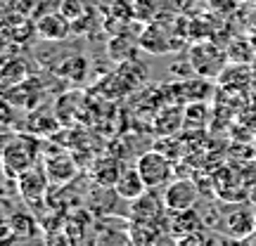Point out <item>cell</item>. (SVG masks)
Returning <instances> with one entry per match:
<instances>
[{
	"label": "cell",
	"mask_w": 256,
	"mask_h": 246,
	"mask_svg": "<svg viewBox=\"0 0 256 246\" xmlns=\"http://www.w3.org/2000/svg\"><path fill=\"white\" fill-rule=\"evenodd\" d=\"M28 78V66L26 62H22V59H8L5 66H2V85L5 88H12V85H17V83H24Z\"/></svg>",
	"instance_id": "9a60e30c"
},
{
	"label": "cell",
	"mask_w": 256,
	"mask_h": 246,
	"mask_svg": "<svg viewBox=\"0 0 256 246\" xmlns=\"http://www.w3.org/2000/svg\"><path fill=\"white\" fill-rule=\"evenodd\" d=\"M128 220H142V223H168V211H166L164 197H156L154 190H147L138 199L130 201L128 206Z\"/></svg>",
	"instance_id": "3957f363"
},
{
	"label": "cell",
	"mask_w": 256,
	"mask_h": 246,
	"mask_svg": "<svg viewBox=\"0 0 256 246\" xmlns=\"http://www.w3.org/2000/svg\"><path fill=\"white\" fill-rule=\"evenodd\" d=\"M60 12H62V14H66V17L74 21V19L81 17L83 7H81V2H78V0H64L62 7H60Z\"/></svg>",
	"instance_id": "e0dca14e"
},
{
	"label": "cell",
	"mask_w": 256,
	"mask_h": 246,
	"mask_svg": "<svg viewBox=\"0 0 256 246\" xmlns=\"http://www.w3.org/2000/svg\"><path fill=\"white\" fill-rule=\"evenodd\" d=\"M256 230V213L240 206L226 216V232L232 239H249Z\"/></svg>",
	"instance_id": "52a82bcc"
},
{
	"label": "cell",
	"mask_w": 256,
	"mask_h": 246,
	"mask_svg": "<svg viewBox=\"0 0 256 246\" xmlns=\"http://www.w3.org/2000/svg\"><path fill=\"white\" fill-rule=\"evenodd\" d=\"M46 173H48V178H50V183L64 185V183H69L74 175H76V164H74L69 156H60V159H48Z\"/></svg>",
	"instance_id": "5bb4252c"
},
{
	"label": "cell",
	"mask_w": 256,
	"mask_h": 246,
	"mask_svg": "<svg viewBox=\"0 0 256 246\" xmlns=\"http://www.w3.org/2000/svg\"><path fill=\"white\" fill-rule=\"evenodd\" d=\"M133 52H136L133 40H128V38L121 36V33H116V36L112 38V43H110L112 59H130V57H133Z\"/></svg>",
	"instance_id": "2e32d148"
},
{
	"label": "cell",
	"mask_w": 256,
	"mask_h": 246,
	"mask_svg": "<svg viewBox=\"0 0 256 246\" xmlns=\"http://www.w3.org/2000/svg\"><path fill=\"white\" fill-rule=\"evenodd\" d=\"M192 119H197L202 126H204V121H206V114H204V104H190V107L185 109L183 121H185V123H190Z\"/></svg>",
	"instance_id": "ac0fdd59"
},
{
	"label": "cell",
	"mask_w": 256,
	"mask_h": 246,
	"mask_svg": "<svg viewBox=\"0 0 256 246\" xmlns=\"http://www.w3.org/2000/svg\"><path fill=\"white\" fill-rule=\"evenodd\" d=\"M138 171L142 175V180L150 190H159V187H166L174 178V161L171 156L159 152V149H150L138 159Z\"/></svg>",
	"instance_id": "7a4b0ae2"
},
{
	"label": "cell",
	"mask_w": 256,
	"mask_h": 246,
	"mask_svg": "<svg viewBox=\"0 0 256 246\" xmlns=\"http://www.w3.org/2000/svg\"><path fill=\"white\" fill-rule=\"evenodd\" d=\"M138 47L152 55H162V52L176 50L178 45L171 43V28H166V24H150L138 38Z\"/></svg>",
	"instance_id": "8992f818"
},
{
	"label": "cell",
	"mask_w": 256,
	"mask_h": 246,
	"mask_svg": "<svg viewBox=\"0 0 256 246\" xmlns=\"http://www.w3.org/2000/svg\"><path fill=\"white\" fill-rule=\"evenodd\" d=\"M38 156V142L28 135H17L2 147V171L8 178L17 180L19 175L28 171L31 166H36Z\"/></svg>",
	"instance_id": "6da1fadb"
},
{
	"label": "cell",
	"mask_w": 256,
	"mask_h": 246,
	"mask_svg": "<svg viewBox=\"0 0 256 246\" xmlns=\"http://www.w3.org/2000/svg\"><path fill=\"white\" fill-rule=\"evenodd\" d=\"M147 190H150V187L145 185L142 175H140V171H138V166L136 168H124L121 178L116 180V185H114L116 197H119V199H126V201L138 199V197L145 194Z\"/></svg>",
	"instance_id": "30bf717a"
},
{
	"label": "cell",
	"mask_w": 256,
	"mask_h": 246,
	"mask_svg": "<svg viewBox=\"0 0 256 246\" xmlns=\"http://www.w3.org/2000/svg\"><path fill=\"white\" fill-rule=\"evenodd\" d=\"M48 180H50L48 173H43L36 166H31L28 171H24L17 178L19 194L28 204H43V197H46V192H48Z\"/></svg>",
	"instance_id": "5b68a950"
},
{
	"label": "cell",
	"mask_w": 256,
	"mask_h": 246,
	"mask_svg": "<svg viewBox=\"0 0 256 246\" xmlns=\"http://www.w3.org/2000/svg\"><path fill=\"white\" fill-rule=\"evenodd\" d=\"M36 232H38V225L28 213H14V216L5 223V242H8L10 237L12 239H31V237H36Z\"/></svg>",
	"instance_id": "4fadbf2b"
},
{
	"label": "cell",
	"mask_w": 256,
	"mask_h": 246,
	"mask_svg": "<svg viewBox=\"0 0 256 246\" xmlns=\"http://www.w3.org/2000/svg\"><path fill=\"white\" fill-rule=\"evenodd\" d=\"M36 33L43 40H64L72 33V19L66 14H43L36 21Z\"/></svg>",
	"instance_id": "ba28073f"
},
{
	"label": "cell",
	"mask_w": 256,
	"mask_h": 246,
	"mask_svg": "<svg viewBox=\"0 0 256 246\" xmlns=\"http://www.w3.org/2000/svg\"><path fill=\"white\" fill-rule=\"evenodd\" d=\"M166 228L174 232L176 239H180L185 235H192V232H202L204 225H202V218L197 216V211L188 209V211H180V213H168Z\"/></svg>",
	"instance_id": "8fae6325"
},
{
	"label": "cell",
	"mask_w": 256,
	"mask_h": 246,
	"mask_svg": "<svg viewBox=\"0 0 256 246\" xmlns=\"http://www.w3.org/2000/svg\"><path fill=\"white\" fill-rule=\"evenodd\" d=\"M164 204L168 213H180V211L194 209V204L200 199V187L192 183L190 178H178L164 187Z\"/></svg>",
	"instance_id": "277c9868"
},
{
	"label": "cell",
	"mask_w": 256,
	"mask_h": 246,
	"mask_svg": "<svg viewBox=\"0 0 256 246\" xmlns=\"http://www.w3.org/2000/svg\"><path fill=\"white\" fill-rule=\"evenodd\" d=\"M166 225H159V223H142V220H128L126 232H128V242L133 244H154L162 239V230Z\"/></svg>",
	"instance_id": "7c38bea8"
},
{
	"label": "cell",
	"mask_w": 256,
	"mask_h": 246,
	"mask_svg": "<svg viewBox=\"0 0 256 246\" xmlns=\"http://www.w3.org/2000/svg\"><path fill=\"white\" fill-rule=\"evenodd\" d=\"M254 235H256V230H254Z\"/></svg>",
	"instance_id": "d6986e66"
},
{
	"label": "cell",
	"mask_w": 256,
	"mask_h": 246,
	"mask_svg": "<svg viewBox=\"0 0 256 246\" xmlns=\"http://www.w3.org/2000/svg\"><path fill=\"white\" fill-rule=\"evenodd\" d=\"M124 168L126 166L121 164L119 159H114V156H102V159H98L95 164H92V180H95V185L98 187H114L116 185V180L121 178V173H124Z\"/></svg>",
	"instance_id": "9c48e42d"
}]
</instances>
